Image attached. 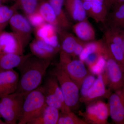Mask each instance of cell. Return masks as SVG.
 <instances>
[{"label":"cell","instance_id":"6da1fadb","mask_svg":"<svg viewBox=\"0 0 124 124\" xmlns=\"http://www.w3.org/2000/svg\"><path fill=\"white\" fill-rule=\"evenodd\" d=\"M51 59L40 58L31 53L17 68L20 71L16 92L27 94L40 86Z\"/></svg>","mask_w":124,"mask_h":124},{"label":"cell","instance_id":"7a4b0ae2","mask_svg":"<svg viewBox=\"0 0 124 124\" xmlns=\"http://www.w3.org/2000/svg\"><path fill=\"white\" fill-rule=\"evenodd\" d=\"M46 105L40 85L26 95L18 124H27L31 120L38 117Z\"/></svg>","mask_w":124,"mask_h":124},{"label":"cell","instance_id":"3957f363","mask_svg":"<svg viewBox=\"0 0 124 124\" xmlns=\"http://www.w3.org/2000/svg\"><path fill=\"white\" fill-rule=\"evenodd\" d=\"M26 95L16 92L0 99V115L6 124H16L18 121Z\"/></svg>","mask_w":124,"mask_h":124},{"label":"cell","instance_id":"277c9868","mask_svg":"<svg viewBox=\"0 0 124 124\" xmlns=\"http://www.w3.org/2000/svg\"><path fill=\"white\" fill-rule=\"evenodd\" d=\"M52 74L57 78L66 105L71 110L75 108L79 99L80 89L78 86L58 64Z\"/></svg>","mask_w":124,"mask_h":124},{"label":"cell","instance_id":"5b68a950","mask_svg":"<svg viewBox=\"0 0 124 124\" xmlns=\"http://www.w3.org/2000/svg\"><path fill=\"white\" fill-rule=\"evenodd\" d=\"M46 104L61 111L62 113L71 111L65 103L64 97L57 78L52 75L46 78L41 85Z\"/></svg>","mask_w":124,"mask_h":124},{"label":"cell","instance_id":"8992f818","mask_svg":"<svg viewBox=\"0 0 124 124\" xmlns=\"http://www.w3.org/2000/svg\"><path fill=\"white\" fill-rule=\"evenodd\" d=\"M103 55L106 61L105 73L102 74L105 84L111 90H121L124 88V72L109 53L106 46Z\"/></svg>","mask_w":124,"mask_h":124},{"label":"cell","instance_id":"52a82bcc","mask_svg":"<svg viewBox=\"0 0 124 124\" xmlns=\"http://www.w3.org/2000/svg\"><path fill=\"white\" fill-rule=\"evenodd\" d=\"M58 64L64 70L79 89L85 78L90 74L83 61L73 59L70 56L61 52L60 61Z\"/></svg>","mask_w":124,"mask_h":124},{"label":"cell","instance_id":"ba28073f","mask_svg":"<svg viewBox=\"0 0 124 124\" xmlns=\"http://www.w3.org/2000/svg\"><path fill=\"white\" fill-rule=\"evenodd\" d=\"M9 24L12 32L26 48L31 41L32 31V26L26 17L16 11L11 17Z\"/></svg>","mask_w":124,"mask_h":124},{"label":"cell","instance_id":"9c48e42d","mask_svg":"<svg viewBox=\"0 0 124 124\" xmlns=\"http://www.w3.org/2000/svg\"><path fill=\"white\" fill-rule=\"evenodd\" d=\"M88 105L85 112L81 113L87 124H107L109 115L108 104L99 100L94 101Z\"/></svg>","mask_w":124,"mask_h":124},{"label":"cell","instance_id":"30bf717a","mask_svg":"<svg viewBox=\"0 0 124 124\" xmlns=\"http://www.w3.org/2000/svg\"><path fill=\"white\" fill-rule=\"evenodd\" d=\"M109 115L115 123L124 124V88L108 96Z\"/></svg>","mask_w":124,"mask_h":124},{"label":"cell","instance_id":"8fae6325","mask_svg":"<svg viewBox=\"0 0 124 124\" xmlns=\"http://www.w3.org/2000/svg\"><path fill=\"white\" fill-rule=\"evenodd\" d=\"M24 48L18 37L12 32H0V54H23Z\"/></svg>","mask_w":124,"mask_h":124},{"label":"cell","instance_id":"7c38bea8","mask_svg":"<svg viewBox=\"0 0 124 124\" xmlns=\"http://www.w3.org/2000/svg\"><path fill=\"white\" fill-rule=\"evenodd\" d=\"M19 78L14 69L0 72V99L16 92Z\"/></svg>","mask_w":124,"mask_h":124},{"label":"cell","instance_id":"4fadbf2b","mask_svg":"<svg viewBox=\"0 0 124 124\" xmlns=\"http://www.w3.org/2000/svg\"><path fill=\"white\" fill-rule=\"evenodd\" d=\"M57 28L52 24L45 23L35 28V38L60 49Z\"/></svg>","mask_w":124,"mask_h":124},{"label":"cell","instance_id":"5bb4252c","mask_svg":"<svg viewBox=\"0 0 124 124\" xmlns=\"http://www.w3.org/2000/svg\"><path fill=\"white\" fill-rule=\"evenodd\" d=\"M29 48L32 54L40 58L51 59L60 49L55 48L46 42L35 38L29 43Z\"/></svg>","mask_w":124,"mask_h":124},{"label":"cell","instance_id":"9a60e30c","mask_svg":"<svg viewBox=\"0 0 124 124\" xmlns=\"http://www.w3.org/2000/svg\"><path fill=\"white\" fill-rule=\"evenodd\" d=\"M64 7L68 16L74 21L87 20L82 0H64Z\"/></svg>","mask_w":124,"mask_h":124},{"label":"cell","instance_id":"2e32d148","mask_svg":"<svg viewBox=\"0 0 124 124\" xmlns=\"http://www.w3.org/2000/svg\"><path fill=\"white\" fill-rule=\"evenodd\" d=\"M58 32L60 43V52L72 57L79 39L66 30L58 28Z\"/></svg>","mask_w":124,"mask_h":124},{"label":"cell","instance_id":"e0dca14e","mask_svg":"<svg viewBox=\"0 0 124 124\" xmlns=\"http://www.w3.org/2000/svg\"><path fill=\"white\" fill-rule=\"evenodd\" d=\"M105 84L102 74L98 75L97 78L89 90L86 97L82 101L88 104L98 98L109 95L105 87Z\"/></svg>","mask_w":124,"mask_h":124},{"label":"cell","instance_id":"ac0fdd59","mask_svg":"<svg viewBox=\"0 0 124 124\" xmlns=\"http://www.w3.org/2000/svg\"><path fill=\"white\" fill-rule=\"evenodd\" d=\"M72 29L77 38L83 41L88 42L95 39V31L87 20L78 22L72 26Z\"/></svg>","mask_w":124,"mask_h":124},{"label":"cell","instance_id":"d6986e66","mask_svg":"<svg viewBox=\"0 0 124 124\" xmlns=\"http://www.w3.org/2000/svg\"><path fill=\"white\" fill-rule=\"evenodd\" d=\"M30 54H0V72L17 67Z\"/></svg>","mask_w":124,"mask_h":124},{"label":"cell","instance_id":"ffe728a7","mask_svg":"<svg viewBox=\"0 0 124 124\" xmlns=\"http://www.w3.org/2000/svg\"><path fill=\"white\" fill-rule=\"evenodd\" d=\"M59 110L54 107L46 105L41 113L27 124H58L60 116Z\"/></svg>","mask_w":124,"mask_h":124},{"label":"cell","instance_id":"44dd1931","mask_svg":"<svg viewBox=\"0 0 124 124\" xmlns=\"http://www.w3.org/2000/svg\"><path fill=\"white\" fill-rule=\"evenodd\" d=\"M53 8L59 24V28L69 29L71 24L64 7V0H48Z\"/></svg>","mask_w":124,"mask_h":124},{"label":"cell","instance_id":"7402d4cb","mask_svg":"<svg viewBox=\"0 0 124 124\" xmlns=\"http://www.w3.org/2000/svg\"><path fill=\"white\" fill-rule=\"evenodd\" d=\"M37 11L46 23L52 24L58 28H59L54 10L48 1L45 0L39 3Z\"/></svg>","mask_w":124,"mask_h":124},{"label":"cell","instance_id":"603a6c76","mask_svg":"<svg viewBox=\"0 0 124 124\" xmlns=\"http://www.w3.org/2000/svg\"><path fill=\"white\" fill-rule=\"evenodd\" d=\"M93 18L97 22H104L108 14V8L104 0H92Z\"/></svg>","mask_w":124,"mask_h":124},{"label":"cell","instance_id":"cb8c5ba5","mask_svg":"<svg viewBox=\"0 0 124 124\" xmlns=\"http://www.w3.org/2000/svg\"><path fill=\"white\" fill-rule=\"evenodd\" d=\"M18 9L17 6L15 3L11 6L4 5L0 6V32L4 31Z\"/></svg>","mask_w":124,"mask_h":124},{"label":"cell","instance_id":"d4e9b609","mask_svg":"<svg viewBox=\"0 0 124 124\" xmlns=\"http://www.w3.org/2000/svg\"><path fill=\"white\" fill-rule=\"evenodd\" d=\"M104 48V43L102 41H91L86 42L84 49L79 55V59L85 62L88 56L95 53L103 54Z\"/></svg>","mask_w":124,"mask_h":124},{"label":"cell","instance_id":"484cf974","mask_svg":"<svg viewBox=\"0 0 124 124\" xmlns=\"http://www.w3.org/2000/svg\"><path fill=\"white\" fill-rule=\"evenodd\" d=\"M104 44L109 53L124 72V54L123 49L112 42L105 40Z\"/></svg>","mask_w":124,"mask_h":124},{"label":"cell","instance_id":"4316f807","mask_svg":"<svg viewBox=\"0 0 124 124\" xmlns=\"http://www.w3.org/2000/svg\"><path fill=\"white\" fill-rule=\"evenodd\" d=\"M115 6L110 15L111 26L121 28L124 23V3Z\"/></svg>","mask_w":124,"mask_h":124},{"label":"cell","instance_id":"83f0119b","mask_svg":"<svg viewBox=\"0 0 124 124\" xmlns=\"http://www.w3.org/2000/svg\"><path fill=\"white\" fill-rule=\"evenodd\" d=\"M18 8L23 10L26 17L37 11L38 0H13Z\"/></svg>","mask_w":124,"mask_h":124},{"label":"cell","instance_id":"f1b7e54d","mask_svg":"<svg viewBox=\"0 0 124 124\" xmlns=\"http://www.w3.org/2000/svg\"><path fill=\"white\" fill-rule=\"evenodd\" d=\"M121 28L111 26L104 33L105 40L112 42L120 46L123 50L124 48L121 35Z\"/></svg>","mask_w":124,"mask_h":124},{"label":"cell","instance_id":"f546056e","mask_svg":"<svg viewBox=\"0 0 124 124\" xmlns=\"http://www.w3.org/2000/svg\"><path fill=\"white\" fill-rule=\"evenodd\" d=\"M86 121L78 117L71 111L60 113L58 124H87Z\"/></svg>","mask_w":124,"mask_h":124},{"label":"cell","instance_id":"4dcf8cb0","mask_svg":"<svg viewBox=\"0 0 124 124\" xmlns=\"http://www.w3.org/2000/svg\"><path fill=\"white\" fill-rule=\"evenodd\" d=\"M106 61L104 56L100 55L97 62L89 67L91 73L99 75L103 73L106 68Z\"/></svg>","mask_w":124,"mask_h":124},{"label":"cell","instance_id":"1f68e13d","mask_svg":"<svg viewBox=\"0 0 124 124\" xmlns=\"http://www.w3.org/2000/svg\"><path fill=\"white\" fill-rule=\"evenodd\" d=\"M95 77L93 75L89 74L85 78L82 82L80 89L81 98L80 101L82 102L86 97L87 93L90 89L95 80Z\"/></svg>","mask_w":124,"mask_h":124},{"label":"cell","instance_id":"d6a6232c","mask_svg":"<svg viewBox=\"0 0 124 124\" xmlns=\"http://www.w3.org/2000/svg\"><path fill=\"white\" fill-rule=\"evenodd\" d=\"M26 17L32 26H33L35 28L46 23L42 16L37 11Z\"/></svg>","mask_w":124,"mask_h":124},{"label":"cell","instance_id":"836d02e7","mask_svg":"<svg viewBox=\"0 0 124 124\" xmlns=\"http://www.w3.org/2000/svg\"><path fill=\"white\" fill-rule=\"evenodd\" d=\"M86 42L79 39L72 54V58L75 59L76 56L79 55L84 49Z\"/></svg>","mask_w":124,"mask_h":124},{"label":"cell","instance_id":"e575fe53","mask_svg":"<svg viewBox=\"0 0 124 124\" xmlns=\"http://www.w3.org/2000/svg\"><path fill=\"white\" fill-rule=\"evenodd\" d=\"M102 55L101 53H95L91 54L88 56L86 58L85 62L86 63L88 66H90L92 65L97 62L98 59L100 55Z\"/></svg>","mask_w":124,"mask_h":124},{"label":"cell","instance_id":"d590c367","mask_svg":"<svg viewBox=\"0 0 124 124\" xmlns=\"http://www.w3.org/2000/svg\"><path fill=\"white\" fill-rule=\"evenodd\" d=\"M83 1V7L85 10L87 15L89 17H91L92 14V1Z\"/></svg>","mask_w":124,"mask_h":124},{"label":"cell","instance_id":"8d00e7d4","mask_svg":"<svg viewBox=\"0 0 124 124\" xmlns=\"http://www.w3.org/2000/svg\"><path fill=\"white\" fill-rule=\"evenodd\" d=\"M111 0H104V2L108 8H109L111 6Z\"/></svg>","mask_w":124,"mask_h":124},{"label":"cell","instance_id":"74e56055","mask_svg":"<svg viewBox=\"0 0 124 124\" xmlns=\"http://www.w3.org/2000/svg\"><path fill=\"white\" fill-rule=\"evenodd\" d=\"M13 0H0V5H4L5 3L12 1Z\"/></svg>","mask_w":124,"mask_h":124},{"label":"cell","instance_id":"f35d334b","mask_svg":"<svg viewBox=\"0 0 124 124\" xmlns=\"http://www.w3.org/2000/svg\"><path fill=\"white\" fill-rule=\"evenodd\" d=\"M121 37H122V41H123V44H124V30L122 29V28H121Z\"/></svg>","mask_w":124,"mask_h":124},{"label":"cell","instance_id":"ab89813d","mask_svg":"<svg viewBox=\"0 0 124 124\" xmlns=\"http://www.w3.org/2000/svg\"><path fill=\"white\" fill-rule=\"evenodd\" d=\"M1 117L0 115V124H6L5 122L4 121H2L0 119Z\"/></svg>","mask_w":124,"mask_h":124},{"label":"cell","instance_id":"60d3db41","mask_svg":"<svg viewBox=\"0 0 124 124\" xmlns=\"http://www.w3.org/2000/svg\"><path fill=\"white\" fill-rule=\"evenodd\" d=\"M121 28H122V29H124V23H123V25H122Z\"/></svg>","mask_w":124,"mask_h":124},{"label":"cell","instance_id":"b9f144b4","mask_svg":"<svg viewBox=\"0 0 124 124\" xmlns=\"http://www.w3.org/2000/svg\"><path fill=\"white\" fill-rule=\"evenodd\" d=\"M82 1H91L92 0H82Z\"/></svg>","mask_w":124,"mask_h":124},{"label":"cell","instance_id":"7bdbcfd3","mask_svg":"<svg viewBox=\"0 0 124 124\" xmlns=\"http://www.w3.org/2000/svg\"><path fill=\"white\" fill-rule=\"evenodd\" d=\"M44 0H38V1H40H40H43Z\"/></svg>","mask_w":124,"mask_h":124},{"label":"cell","instance_id":"ee69618b","mask_svg":"<svg viewBox=\"0 0 124 124\" xmlns=\"http://www.w3.org/2000/svg\"></svg>","mask_w":124,"mask_h":124},{"label":"cell","instance_id":"f6af8a7d","mask_svg":"<svg viewBox=\"0 0 124 124\" xmlns=\"http://www.w3.org/2000/svg\"><path fill=\"white\" fill-rule=\"evenodd\" d=\"M1 5H0V6Z\"/></svg>","mask_w":124,"mask_h":124}]
</instances>
